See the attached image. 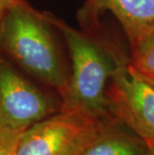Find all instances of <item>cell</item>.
<instances>
[{"mask_svg":"<svg viewBox=\"0 0 154 155\" xmlns=\"http://www.w3.org/2000/svg\"><path fill=\"white\" fill-rule=\"evenodd\" d=\"M0 54L60 98L70 76L68 52L54 14L19 0L0 19Z\"/></svg>","mask_w":154,"mask_h":155,"instance_id":"cell-1","label":"cell"},{"mask_svg":"<svg viewBox=\"0 0 154 155\" xmlns=\"http://www.w3.org/2000/svg\"><path fill=\"white\" fill-rule=\"evenodd\" d=\"M54 21L64 39L70 63L61 110L97 119L113 117L107 87L113 75L129 63V56L104 37L100 28L79 30L56 15Z\"/></svg>","mask_w":154,"mask_h":155,"instance_id":"cell-2","label":"cell"},{"mask_svg":"<svg viewBox=\"0 0 154 155\" xmlns=\"http://www.w3.org/2000/svg\"><path fill=\"white\" fill-rule=\"evenodd\" d=\"M60 110L61 98L56 92L0 54V123L25 131Z\"/></svg>","mask_w":154,"mask_h":155,"instance_id":"cell-3","label":"cell"},{"mask_svg":"<svg viewBox=\"0 0 154 155\" xmlns=\"http://www.w3.org/2000/svg\"><path fill=\"white\" fill-rule=\"evenodd\" d=\"M106 119L60 110L27 128L15 155H77Z\"/></svg>","mask_w":154,"mask_h":155,"instance_id":"cell-4","label":"cell"},{"mask_svg":"<svg viewBox=\"0 0 154 155\" xmlns=\"http://www.w3.org/2000/svg\"><path fill=\"white\" fill-rule=\"evenodd\" d=\"M111 113L151 148L154 146V86L129 63L116 72L107 87Z\"/></svg>","mask_w":154,"mask_h":155,"instance_id":"cell-5","label":"cell"},{"mask_svg":"<svg viewBox=\"0 0 154 155\" xmlns=\"http://www.w3.org/2000/svg\"><path fill=\"white\" fill-rule=\"evenodd\" d=\"M106 12L121 25L130 52L154 31V0H85L76 17L81 29L95 30Z\"/></svg>","mask_w":154,"mask_h":155,"instance_id":"cell-6","label":"cell"},{"mask_svg":"<svg viewBox=\"0 0 154 155\" xmlns=\"http://www.w3.org/2000/svg\"><path fill=\"white\" fill-rule=\"evenodd\" d=\"M77 155H151V150L129 127L110 117Z\"/></svg>","mask_w":154,"mask_h":155,"instance_id":"cell-7","label":"cell"},{"mask_svg":"<svg viewBox=\"0 0 154 155\" xmlns=\"http://www.w3.org/2000/svg\"><path fill=\"white\" fill-rule=\"evenodd\" d=\"M130 67L144 78H154V31L129 55Z\"/></svg>","mask_w":154,"mask_h":155,"instance_id":"cell-8","label":"cell"},{"mask_svg":"<svg viewBox=\"0 0 154 155\" xmlns=\"http://www.w3.org/2000/svg\"><path fill=\"white\" fill-rule=\"evenodd\" d=\"M23 132L0 123V155H15Z\"/></svg>","mask_w":154,"mask_h":155,"instance_id":"cell-9","label":"cell"},{"mask_svg":"<svg viewBox=\"0 0 154 155\" xmlns=\"http://www.w3.org/2000/svg\"><path fill=\"white\" fill-rule=\"evenodd\" d=\"M18 1L19 0H0V19L13 4Z\"/></svg>","mask_w":154,"mask_h":155,"instance_id":"cell-10","label":"cell"},{"mask_svg":"<svg viewBox=\"0 0 154 155\" xmlns=\"http://www.w3.org/2000/svg\"><path fill=\"white\" fill-rule=\"evenodd\" d=\"M138 75H139V74H138ZM141 77H142V76H141ZM142 78H143V79H145L146 81H148L150 84H152L153 86H154V78H144V77H142Z\"/></svg>","mask_w":154,"mask_h":155,"instance_id":"cell-11","label":"cell"},{"mask_svg":"<svg viewBox=\"0 0 154 155\" xmlns=\"http://www.w3.org/2000/svg\"><path fill=\"white\" fill-rule=\"evenodd\" d=\"M150 150H151V151H153V152H154V146H152L151 148H150Z\"/></svg>","mask_w":154,"mask_h":155,"instance_id":"cell-12","label":"cell"},{"mask_svg":"<svg viewBox=\"0 0 154 155\" xmlns=\"http://www.w3.org/2000/svg\"><path fill=\"white\" fill-rule=\"evenodd\" d=\"M151 155H154V152H153V151H151Z\"/></svg>","mask_w":154,"mask_h":155,"instance_id":"cell-13","label":"cell"}]
</instances>
